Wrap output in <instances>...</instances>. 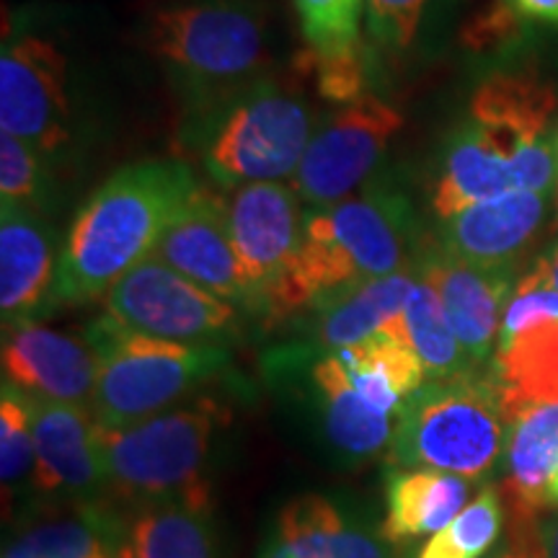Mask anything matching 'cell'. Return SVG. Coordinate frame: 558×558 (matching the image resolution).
Returning <instances> with one entry per match:
<instances>
[{
	"mask_svg": "<svg viewBox=\"0 0 558 558\" xmlns=\"http://www.w3.org/2000/svg\"><path fill=\"white\" fill-rule=\"evenodd\" d=\"M422 248L414 207L396 186H367L337 205L308 207L303 246L271 295L267 318L282 320L373 279L414 269Z\"/></svg>",
	"mask_w": 558,
	"mask_h": 558,
	"instance_id": "obj_1",
	"label": "cell"
},
{
	"mask_svg": "<svg viewBox=\"0 0 558 558\" xmlns=\"http://www.w3.org/2000/svg\"><path fill=\"white\" fill-rule=\"evenodd\" d=\"M199 181L181 160L156 158L114 171L78 209L60 248L54 305L104 298L150 256L160 230Z\"/></svg>",
	"mask_w": 558,
	"mask_h": 558,
	"instance_id": "obj_2",
	"label": "cell"
},
{
	"mask_svg": "<svg viewBox=\"0 0 558 558\" xmlns=\"http://www.w3.org/2000/svg\"><path fill=\"white\" fill-rule=\"evenodd\" d=\"M313 137V111L279 83L262 78L181 124V145L194 153L213 184L233 192L256 181L295 177Z\"/></svg>",
	"mask_w": 558,
	"mask_h": 558,
	"instance_id": "obj_3",
	"label": "cell"
},
{
	"mask_svg": "<svg viewBox=\"0 0 558 558\" xmlns=\"http://www.w3.org/2000/svg\"><path fill=\"white\" fill-rule=\"evenodd\" d=\"M148 47L169 75L186 114L209 109L264 78V21L239 0H190L153 13Z\"/></svg>",
	"mask_w": 558,
	"mask_h": 558,
	"instance_id": "obj_4",
	"label": "cell"
},
{
	"mask_svg": "<svg viewBox=\"0 0 558 558\" xmlns=\"http://www.w3.org/2000/svg\"><path fill=\"white\" fill-rule=\"evenodd\" d=\"M509 416L492 367L429 378L396 416L388 469H432L478 481L497 469Z\"/></svg>",
	"mask_w": 558,
	"mask_h": 558,
	"instance_id": "obj_5",
	"label": "cell"
},
{
	"mask_svg": "<svg viewBox=\"0 0 558 558\" xmlns=\"http://www.w3.org/2000/svg\"><path fill=\"white\" fill-rule=\"evenodd\" d=\"M226 422L213 399L179 403L130 427H101L107 494L117 507L209 497V465Z\"/></svg>",
	"mask_w": 558,
	"mask_h": 558,
	"instance_id": "obj_6",
	"label": "cell"
},
{
	"mask_svg": "<svg viewBox=\"0 0 558 558\" xmlns=\"http://www.w3.org/2000/svg\"><path fill=\"white\" fill-rule=\"evenodd\" d=\"M83 337L99 362L90 411L101 427H130L179 407L230 362L228 347L156 339L128 329L109 313Z\"/></svg>",
	"mask_w": 558,
	"mask_h": 558,
	"instance_id": "obj_7",
	"label": "cell"
},
{
	"mask_svg": "<svg viewBox=\"0 0 558 558\" xmlns=\"http://www.w3.org/2000/svg\"><path fill=\"white\" fill-rule=\"evenodd\" d=\"M104 313L156 339L228 347L241 339L246 311L148 256L104 295Z\"/></svg>",
	"mask_w": 558,
	"mask_h": 558,
	"instance_id": "obj_8",
	"label": "cell"
},
{
	"mask_svg": "<svg viewBox=\"0 0 558 558\" xmlns=\"http://www.w3.org/2000/svg\"><path fill=\"white\" fill-rule=\"evenodd\" d=\"M401 128V111L375 96L341 104L313 132L292 177V190L308 207H329L352 197L378 169Z\"/></svg>",
	"mask_w": 558,
	"mask_h": 558,
	"instance_id": "obj_9",
	"label": "cell"
},
{
	"mask_svg": "<svg viewBox=\"0 0 558 558\" xmlns=\"http://www.w3.org/2000/svg\"><path fill=\"white\" fill-rule=\"evenodd\" d=\"M68 58L52 39L16 32L0 52V128L54 160L73 143Z\"/></svg>",
	"mask_w": 558,
	"mask_h": 558,
	"instance_id": "obj_10",
	"label": "cell"
},
{
	"mask_svg": "<svg viewBox=\"0 0 558 558\" xmlns=\"http://www.w3.org/2000/svg\"><path fill=\"white\" fill-rule=\"evenodd\" d=\"M150 259L190 277L251 316H264L259 292L251 284L230 233L228 199H222L213 186L197 184L181 202L160 230Z\"/></svg>",
	"mask_w": 558,
	"mask_h": 558,
	"instance_id": "obj_11",
	"label": "cell"
},
{
	"mask_svg": "<svg viewBox=\"0 0 558 558\" xmlns=\"http://www.w3.org/2000/svg\"><path fill=\"white\" fill-rule=\"evenodd\" d=\"M277 360L300 373V407L331 456L344 463H362L388 448L396 418L362 399L339 352L298 347Z\"/></svg>",
	"mask_w": 558,
	"mask_h": 558,
	"instance_id": "obj_12",
	"label": "cell"
},
{
	"mask_svg": "<svg viewBox=\"0 0 558 558\" xmlns=\"http://www.w3.org/2000/svg\"><path fill=\"white\" fill-rule=\"evenodd\" d=\"M29 396V393H26ZM34 460L32 492L52 505H90L107 492L99 448V422L86 403L47 401L29 396Z\"/></svg>",
	"mask_w": 558,
	"mask_h": 558,
	"instance_id": "obj_13",
	"label": "cell"
},
{
	"mask_svg": "<svg viewBox=\"0 0 558 558\" xmlns=\"http://www.w3.org/2000/svg\"><path fill=\"white\" fill-rule=\"evenodd\" d=\"M300 202L298 192L279 181L243 184L228 197L230 233L243 269L259 292L264 316L303 246L305 209Z\"/></svg>",
	"mask_w": 558,
	"mask_h": 558,
	"instance_id": "obj_14",
	"label": "cell"
},
{
	"mask_svg": "<svg viewBox=\"0 0 558 558\" xmlns=\"http://www.w3.org/2000/svg\"><path fill=\"white\" fill-rule=\"evenodd\" d=\"M256 558H399L380 522L354 501L303 494L275 514Z\"/></svg>",
	"mask_w": 558,
	"mask_h": 558,
	"instance_id": "obj_15",
	"label": "cell"
},
{
	"mask_svg": "<svg viewBox=\"0 0 558 558\" xmlns=\"http://www.w3.org/2000/svg\"><path fill=\"white\" fill-rule=\"evenodd\" d=\"M416 271L437 290L452 331L473 365H488L507 303L520 282L518 267H481L432 243L418 254Z\"/></svg>",
	"mask_w": 558,
	"mask_h": 558,
	"instance_id": "obj_16",
	"label": "cell"
},
{
	"mask_svg": "<svg viewBox=\"0 0 558 558\" xmlns=\"http://www.w3.org/2000/svg\"><path fill=\"white\" fill-rule=\"evenodd\" d=\"M0 360L3 380L13 383L24 393L90 407L99 362L86 337L47 329L37 320L5 326Z\"/></svg>",
	"mask_w": 558,
	"mask_h": 558,
	"instance_id": "obj_17",
	"label": "cell"
},
{
	"mask_svg": "<svg viewBox=\"0 0 558 558\" xmlns=\"http://www.w3.org/2000/svg\"><path fill=\"white\" fill-rule=\"evenodd\" d=\"M58 241L37 209L0 205V316L5 326L29 324L54 305Z\"/></svg>",
	"mask_w": 558,
	"mask_h": 558,
	"instance_id": "obj_18",
	"label": "cell"
},
{
	"mask_svg": "<svg viewBox=\"0 0 558 558\" xmlns=\"http://www.w3.org/2000/svg\"><path fill=\"white\" fill-rule=\"evenodd\" d=\"M548 194L512 190L439 220L437 246L481 267H518L546 220Z\"/></svg>",
	"mask_w": 558,
	"mask_h": 558,
	"instance_id": "obj_19",
	"label": "cell"
},
{
	"mask_svg": "<svg viewBox=\"0 0 558 558\" xmlns=\"http://www.w3.org/2000/svg\"><path fill=\"white\" fill-rule=\"evenodd\" d=\"M114 509V558H220L213 501L171 499Z\"/></svg>",
	"mask_w": 558,
	"mask_h": 558,
	"instance_id": "obj_20",
	"label": "cell"
},
{
	"mask_svg": "<svg viewBox=\"0 0 558 558\" xmlns=\"http://www.w3.org/2000/svg\"><path fill=\"white\" fill-rule=\"evenodd\" d=\"M514 190L509 156L478 122H463L445 143L442 163L432 192V209L437 220L460 209L494 199Z\"/></svg>",
	"mask_w": 558,
	"mask_h": 558,
	"instance_id": "obj_21",
	"label": "cell"
},
{
	"mask_svg": "<svg viewBox=\"0 0 558 558\" xmlns=\"http://www.w3.org/2000/svg\"><path fill=\"white\" fill-rule=\"evenodd\" d=\"M558 107L556 90L527 73L486 78L471 99V120L478 122L509 158L518 150L550 140V117Z\"/></svg>",
	"mask_w": 558,
	"mask_h": 558,
	"instance_id": "obj_22",
	"label": "cell"
},
{
	"mask_svg": "<svg viewBox=\"0 0 558 558\" xmlns=\"http://www.w3.org/2000/svg\"><path fill=\"white\" fill-rule=\"evenodd\" d=\"M558 471V403H538L509 416L505 497L509 514L538 518Z\"/></svg>",
	"mask_w": 558,
	"mask_h": 558,
	"instance_id": "obj_23",
	"label": "cell"
},
{
	"mask_svg": "<svg viewBox=\"0 0 558 558\" xmlns=\"http://www.w3.org/2000/svg\"><path fill=\"white\" fill-rule=\"evenodd\" d=\"M471 478L432 469H388L386 518L380 527L388 543L401 546L435 535L469 505Z\"/></svg>",
	"mask_w": 558,
	"mask_h": 558,
	"instance_id": "obj_24",
	"label": "cell"
},
{
	"mask_svg": "<svg viewBox=\"0 0 558 558\" xmlns=\"http://www.w3.org/2000/svg\"><path fill=\"white\" fill-rule=\"evenodd\" d=\"M416 284V267L396 275L373 279L360 288L316 305L311 320V349L316 352H339V349L362 344V341L386 331L407 305Z\"/></svg>",
	"mask_w": 558,
	"mask_h": 558,
	"instance_id": "obj_25",
	"label": "cell"
},
{
	"mask_svg": "<svg viewBox=\"0 0 558 558\" xmlns=\"http://www.w3.org/2000/svg\"><path fill=\"white\" fill-rule=\"evenodd\" d=\"M507 416L538 403H558V320L533 326L488 362Z\"/></svg>",
	"mask_w": 558,
	"mask_h": 558,
	"instance_id": "obj_26",
	"label": "cell"
},
{
	"mask_svg": "<svg viewBox=\"0 0 558 558\" xmlns=\"http://www.w3.org/2000/svg\"><path fill=\"white\" fill-rule=\"evenodd\" d=\"M339 354L362 399L390 418L429 380L414 349L388 333H375L362 344L339 349Z\"/></svg>",
	"mask_w": 558,
	"mask_h": 558,
	"instance_id": "obj_27",
	"label": "cell"
},
{
	"mask_svg": "<svg viewBox=\"0 0 558 558\" xmlns=\"http://www.w3.org/2000/svg\"><path fill=\"white\" fill-rule=\"evenodd\" d=\"M114 538L117 509L99 499L60 518L34 522L3 558H114Z\"/></svg>",
	"mask_w": 558,
	"mask_h": 558,
	"instance_id": "obj_28",
	"label": "cell"
},
{
	"mask_svg": "<svg viewBox=\"0 0 558 558\" xmlns=\"http://www.w3.org/2000/svg\"><path fill=\"white\" fill-rule=\"evenodd\" d=\"M388 337L403 341L422 360L427 378H452V375L478 369L460 344L445 313L437 290L416 271V284L403 311L386 326Z\"/></svg>",
	"mask_w": 558,
	"mask_h": 558,
	"instance_id": "obj_29",
	"label": "cell"
},
{
	"mask_svg": "<svg viewBox=\"0 0 558 558\" xmlns=\"http://www.w3.org/2000/svg\"><path fill=\"white\" fill-rule=\"evenodd\" d=\"M505 499L499 486H481L456 520L424 543L416 558H484L505 535Z\"/></svg>",
	"mask_w": 558,
	"mask_h": 558,
	"instance_id": "obj_30",
	"label": "cell"
},
{
	"mask_svg": "<svg viewBox=\"0 0 558 558\" xmlns=\"http://www.w3.org/2000/svg\"><path fill=\"white\" fill-rule=\"evenodd\" d=\"M34 460V429L32 407L24 390L3 380L0 393V481H3L5 497L19 494L21 486L32 488Z\"/></svg>",
	"mask_w": 558,
	"mask_h": 558,
	"instance_id": "obj_31",
	"label": "cell"
},
{
	"mask_svg": "<svg viewBox=\"0 0 558 558\" xmlns=\"http://www.w3.org/2000/svg\"><path fill=\"white\" fill-rule=\"evenodd\" d=\"M52 160L32 143L0 132V205L37 209L50 190Z\"/></svg>",
	"mask_w": 558,
	"mask_h": 558,
	"instance_id": "obj_32",
	"label": "cell"
},
{
	"mask_svg": "<svg viewBox=\"0 0 558 558\" xmlns=\"http://www.w3.org/2000/svg\"><path fill=\"white\" fill-rule=\"evenodd\" d=\"M311 50L329 52L360 41V19L365 0H295Z\"/></svg>",
	"mask_w": 558,
	"mask_h": 558,
	"instance_id": "obj_33",
	"label": "cell"
},
{
	"mask_svg": "<svg viewBox=\"0 0 558 558\" xmlns=\"http://www.w3.org/2000/svg\"><path fill=\"white\" fill-rule=\"evenodd\" d=\"M429 0H365V24L375 45L388 52H403L422 29Z\"/></svg>",
	"mask_w": 558,
	"mask_h": 558,
	"instance_id": "obj_34",
	"label": "cell"
},
{
	"mask_svg": "<svg viewBox=\"0 0 558 558\" xmlns=\"http://www.w3.org/2000/svg\"><path fill=\"white\" fill-rule=\"evenodd\" d=\"M313 52V68H316L318 94L326 101L352 104L365 96L367 86V60L362 41L341 47V50Z\"/></svg>",
	"mask_w": 558,
	"mask_h": 558,
	"instance_id": "obj_35",
	"label": "cell"
},
{
	"mask_svg": "<svg viewBox=\"0 0 558 558\" xmlns=\"http://www.w3.org/2000/svg\"><path fill=\"white\" fill-rule=\"evenodd\" d=\"M546 320H558V292L535 282L530 275H522L501 318L497 349Z\"/></svg>",
	"mask_w": 558,
	"mask_h": 558,
	"instance_id": "obj_36",
	"label": "cell"
},
{
	"mask_svg": "<svg viewBox=\"0 0 558 558\" xmlns=\"http://www.w3.org/2000/svg\"><path fill=\"white\" fill-rule=\"evenodd\" d=\"M488 558H546L541 541V518L509 514L507 533L501 535Z\"/></svg>",
	"mask_w": 558,
	"mask_h": 558,
	"instance_id": "obj_37",
	"label": "cell"
},
{
	"mask_svg": "<svg viewBox=\"0 0 558 558\" xmlns=\"http://www.w3.org/2000/svg\"><path fill=\"white\" fill-rule=\"evenodd\" d=\"M509 9L522 19L558 26V0H509Z\"/></svg>",
	"mask_w": 558,
	"mask_h": 558,
	"instance_id": "obj_38",
	"label": "cell"
},
{
	"mask_svg": "<svg viewBox=\"0 0 558 558\" xmlns=\"http://www.w3.org/2000/svg\"><path fill=\"white\" fill-rule=\"evenodd\" d=\"M525 275L533 277L535 282L546 284V288L558 292V239L543 251L538 259H535L533 269L525 271Z\"/></svg>",
	"mask_w": 558,
	"mask_h": 558,
	"instance_id": "obj_39",
	"label": "cell"
},
{
	"mask_svg": "<svg viewBox=\"0 0 558 558\" xmlns=\"http://www.w3.org/2000/svg\"><path fill=\"white\" fill-rule=\"evenodd\" d=\"M541 541L546 558H558V514L541 520Z\"/></svg>",
	"mask_w": 558,
	"mask_h": 558,
	"instance_id": "obj_40",
	"label": "cell"
},
{
	"mask_svg": "<svg viewBox=\"0 0 558 558\" xmlns=\"http://www.w3.org/2000/svg\"><path fill=\"white\" fill-rule=\"evenodd\" d=\"M548 505L550 507H558V471H556V476H554V481H550V486H548Z\"/></svg>",
	"mask_w": 558,
	"mask_h": 558,
	"instance_id": "obj_41",
	"label": "cell"
}]
</instances>
